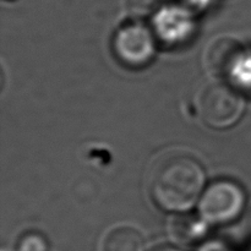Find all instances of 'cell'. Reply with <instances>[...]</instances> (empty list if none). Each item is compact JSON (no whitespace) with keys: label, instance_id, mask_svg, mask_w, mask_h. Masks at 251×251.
Wrapping results in <instances>:
<instances>
[{"label":"cell","instance_id":"obj_5","mask_svg":"<svg viewBox=\"0 0 251 251\" xmlns=\"http://www.w3.org/2000/svg\"><path fill=\"white\" fill-rule=\"evenodd\" d=\"M102 251H144V239L131 227H117L105 235Z\"/></svg>","mask_w":251,"mask_h":251},{"label":"cell","instance_id":"obj_6","mask_svg":"<svg viewBox=\"0 0 251 251\" xmlns=\"http://www.w3.org/2000/svg\"><path fill=\"white\" fill-rule=\"evenodd\" d=\"M17 251H48V243L39 233L29 232L20 238Z\"/></svg>","mask_w":251,"mask_h":251},{"label":"cell","instance_id":"obj_4","mask_svg":"<svg viewBox=\"0 0 251 251\" xmlns=\"http://www.w3.org/2000/svg\"><path fill=\"white\" fill-rule=\"evenodd\" d=\"M244 202L240 185L230 180H218L206 189L200 201V213L210 223H227L238 217Z\"/></svg>","mask_w":251,"mask_h":251},{"label":"cell","instance_id":"obj_7","mask_svg":"<svg viewBox=\"0 0 251 251\" xmlns=\"http://www.w3.org/2000/svg\"><path fill=\"white\" fill-rule=\"evenodd\" d=\"M164 0H127V9L134 16L144 17L153 14L163 5Z\"/></svg>","mask_w":251,"mask_h":251},{"label":"cell","instance_id":"obj_9","mask_svg":"<svg viewBox=\"0 0 251 251\" xmlns=\"http://www.w3.org/2000/svg\"><path fill=\"white\" fill-rule=\"evenodd\" d=\"M250 218H251V213H250Z\"/></svg>","mask_w":251,"mask_h":251},{"label":"cell","instance_id":"obj_8","mask_svg":"<svg viewBox=\"0 0 251 251\" xmlns=\"http://www.w3.org/2000/svg\"><path fill=\"white\" fill-rule=\"evenodd\" d=\"M153 251H181V250L174 249V248H159V249H156Z\"/></svg>","mask_w":251,"mask_h":251},{"label":"cell","instance_id":"obj_1","mask_svg":"<svg viewBox=\"0 0 251 251\" xmlns=\"http://www.w3.org/2000/svg\"><path fill=\"white\" fill-rule=\"evenodd\" d=\"M205 185L202 166L189 154L173 152L154 162L149 174V193L158 207L185 211L198 201Z\"/></svg>","mask_w":251,"mask_h":251},{"label":"cell","instance_id":"obj_2","mask_svg":"<svg viewBox=\"0 0 251 251\" xmlns=\"http://www.w3.org/2000/svg\"><path fill=\"white\" fill-rule=\"evenodd\" d=\"M200 112L206 124L216 129H225L235 124L242 117L244 100L234 88L215 83L203 91Z\"/></svg>","mask_w":251,"mask_h":251},{"label":"cell","instance_id":"obj_3","mask_svg":"<svg viewBox=\"0 0 251 251\" xmlns=\"http://www.w3.org/2000/svg\"><path fill=\"white\" fill-rule=\"evenodd\" d=\"M154 50L153 34L140 22L124 25L113 38V51L118 60L127 68L146 66L153 58Z\"/></svg>","mask_w":251,"mask_h":251}]
</instances>
